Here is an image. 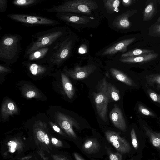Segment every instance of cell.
<instances>
[{
  "label": "cell",
  "mask_w": 160,
  "mask_h": 160,
  "mask_svg": "<svg viewBox=\"0 0 160 160\" xmlns=\"http://www.w3.org/2000/svg\"><path fill=\"white\" fill-rule=\"evenodd\" d=\"M67 30L63 27H56L36 33L32 36L33 40L26 47L24 57L40 48L50 47L60 38L67 35Z\"/></svg>",
  "instance_id": "1"
},
{
  "label": "cell",
  "mask_w": 160,
  "mask_h": 160,
  "mask_svg": "<svg viewBox=\"0 0 160 160\" xmlns=\"http://www.w3.org/2000/svg\"><path fill=\"white\" fill-rule=\"evenodd\" d=\"M22 37L18 34H6L0 41V60L7 64L16 62L21 51Z\"/></svg>",
  "instance_id": "2"
},
{
  "label": "cell",
  "mask_w": 160,
  "mask_h": 160,
  "mask_svg": "<svg viewBox=\"0 0 160 160\" xmlns=\"http://www.w3.org/2000/svg\"><path fill=\"white\" fill-rule=\"evenodd\" d=\"M73 45L72 38L66 35L52 45L47 58L49 66L59 68L70 56Z\"/></svg>",
  "instance_id": "3"
},
{
  "label": "cell",
  "mask_w": 160,
  "mask_h": 160,
  "mask_svg": "<svg viewBox=\"0 0 160 160\" xmlns=\"http://www.w3.org/2000/svg\"><path fill=\"white\" fill-rule=\"evenodd\" d=\"M98 5L92 0H74L68 1L60 4L45 9L47 12L61 13H76L90 14L92 11L96 9Z\"/></svg>",
  "instance_id": "4"
},
{
  "label": "cell",
  "mask_w": 160,
  "mask_h": 160,
  "mask_svg": "<svg viewBox=\"0 0 160 160\" xmlns=\"http://www.w3.org/2000/svg\"><path fill=\"white\" fill-rule=\"evenodd\" d=\"M7 16L12 20L29 26H57L60 24L56 20L36 15L10 13Z\"/></svg>",
  "instance_id": "5"
},
{
  "label": "cell",
  "mask_w": 160,
  "mask_h": 160,
  "mask_svg": "<svg viewBox=\"0 0 160 160\" xmlns=\"http://www.w3.org/2000/svg\"><path fill=\"white\" fill-rule=\"evenodd\" d=\"M57 122L67 134L73 139H76L77 137L74 132L73 127L77 129H79V123L72 118L60 112H58L56 115Z\"/></svg>",
  "instance_id": "6"
},
{
  "label": "cell",
  "mask_w": 160,
  "mask_h": 160,
  "mask_svg": "<svg viewBox=\"0 0 160 160\" xmlns=\"http://www.w3.org/2000/svg\"><path fill=\"white\" fill-rule=\"evenodd\" d=\"M99 89V92H93L94 102L100 118L103 121L106 122L108 120V105L110 101L106 92L100 88Z\"/></svg>",
  "instance_id": "7"
},
{
  "label": "cell",
  "mask_w": 160,
  "mask_h": 160,
  "mask_svg": "<svg viewBox=\"0 0 160 160\" xmlns=\"http://www.w3.org/2000/svg\"><path fill=\"white\" fill-rule=\"evenodd\" d=\"M106 138L118 152L123 153L129 152L131 147L129 142L121 137L118 133L112 131H107L105 132Z\"/></svg>",
  "instance_id": "8"
},
{
  "label": "cell",
  "mask_w": 160,
  "mask_h": 160,
  "mask_svg": "<svg viewBox=\"0 0 160 160\" xmlns=\"http://www.w3.org/2000/svg\"><path fill=\"white\" fill-rule=\"evenodd\" d=\"M96 69L94 65L89 64L83 67L77 66L73 69L65 71L66 74L73 79L81 80L87 78Z\"/></svg>",
  "instance_id": "9"
},
{
  "label": "cell",
  "mask_w": 160,
  "mask_h": 160,
  "mask_svg": "<svg viewBox=\"0 0 160 160\" xmlns=\"http://www.w3.org/2000/svg\"><path fill=\"white\" fill-rule=\"evenodd\" d=\"M109 117L116 127L123 132L126 131L127 125L125 118L121 109L117 105H115L110 111Z\"/></svg>",
  "instance_id": "10"
},
{
  "label": "cell",
  "mask_w": 160,
  "mask_h": 160,
  "mask_svg": "<svg viewBox=\"0 0 160 160\" xmlns=\"http://www.w3.org/2000/svg\"><path fill=\"white\" fill-rule=\"evenodd\" d=\"M55 16L60 20L68 23L86 24L90 21L92 17L75 15L69 13H57Z\"/></svg>",
  "instance_id": "11"
},
{
  "label": "cell",
  "mask_w": 160,
  "mask_h": 160,
  "mask_svg": "<svg viewBox=\"0 0 160 160\" xmlns=\"http://www.w3.org/2000/svg\"><path fill=\"white\" fill-rule=\"evenodd\" d=\"M135 38L126 39L117 42L109 47L103 52L102 56L112 55L118 52H124L127 50V47L136 40Z\"/></svg>",
  "instance_id": "12"
},
{
  "label": "cell",
  "mask_w": 160,
  "mask_h": 160,
  "mask_svg": "<svg viewBox=\"0 0 160 160\" xmlns=\"http://www.w3.org/2000/svg\"><path fill=\"white\" fill-rule=\"evenodd\" d=\"M137 12L136 10H129L118 16L114 19L113 25L118 28L127 29L131 26L129 18Z\"/></svg>",
  "instance_id": "13"
},
{
  "label": "cell",
  "mask_w": 160,
  "mask_h": 160,
  "mask_svg": "<svg viewBox=\"0 0 160 160\" xmlns=\"http://www.w3.org/2000/svg\"><path fill=\"white\" fill-rule=\"evenodd\" d=\"M34 136L36 144L42 149L49 152L51 149V141L48 135L45 130L38 128L34 130Z\"/></svg>",
  "instance_id": "14"
},
{
  "label": "cell",
  "mask_w": 160,
  "mask_h": 160,
  "mask_svg": "<svg viewBox=\"0 0 160 160\" xmlns=\"http://www.w3.org/2000/svg\"><path fill=\"white\" fill-rule=\"evenodd\" d=\"M99 88L102 89L106 93L110 101H117L119 100V91L113 84L108 82L104 78L102 80Z\"/></svg>",
  "instance_id": "15"
},
{
  "label": "cell",
  "mask_w": 160,
  "mask_h": 160,
  "mask_svg": "<svg viewBox=\"0 0 160 160\" xmlns=\"http://www.w3.org/2000/svg\"><path fill=\"white\" fill-rule=\"evenodd\" d=\"M158 55V53L152 52L136 56L121 57L119 60L121 62L126 63H143L156 59Z\"/></svg>",
  "instance_id": "16"
},
{
  "label": "cell",
  "mask_w": 160,
  "mask_h": 160,
  "mask_svg": "<svg viewBox=\"0 0 160 160\" xmlns=\"http://www.w3.org/2000/svg\"><path fill=\"white\" fill-rule=\"evenodd\" d=\"M51 46L37 50L29 54L25 59L32 62H47V57Z\"/></svg>",
  "instance_id": "17"
},
{
  "label": "cell",
  "mask_w": 160,
  "mask_h": 160,
  "mask_svg": "<svg viewBox=\"0 0 160 160\" xmlns=\"http://www.w3.org/2000/svg\"><path fill=\"white\" fill-rule=\"evenodd\" d=\"M24 65L28 67L30 73L34 75L43 74L48 72L50 69V66L38 64L34 62L28 60L22 62Z\"/></svg>",
  "instance_id": "18"
},
{
  "label": "cell",
  "mask_w": 160,
  "mask_h": 160,
  "mask_svg": "<svg viewBox=\"0 0 160 160\" xmlns=\"http://www.w3.org/2000/svg\"><path fill=\"white\" fill-rule=\"evenodd\" d=\"M110 72L112 75L118 80L126 85L133 87H137V83L125 73L116 68H111Z\"/></svg>",
  "instance_id": "19"
},
{
  "label": "cell",
  "mask_w": 160,
  "mask_h": 160,
  "mask_svg": "<svg viewBox=\"0 0 160 160\" xmlns=\"http://www.w3.org/2000/svg\"><path fill=\"white\" fill-rule=\"evenodd\" d=\"M82 148L87 153H93L99 151L100 148V144L96 139L94 138H89L85 141Z\"/></svg>",
  "instance_id": "20"
},
{
  "label": "cell",
  "mask_w": 160,
  "mask_h": 160,
  "mask_svg": "<svg viewBox=\"0 0 160 160\" xmlns=\"http://www.w3.org/2000/svg\"><path fill=\"white\" fill-rule=\"evenodd\" d=\"M61 77L65 92L68 98L72 99L74 95V88L68 78L64 73H61Z\"/></svg>",
  "instance_id": "21"
},
{
  "label": "cell",
  "mask_w": 160,
  "mask_h": 160,
  "mask_svg": "<svg viewBox=\"0 0 160 160\" xmlns=\"http://www.w3.org/2000/svg\"><path fill=\"white\" fill-rule=\"evenodd\" d=\"M143 128L153 145L160 149V133L154 132L145 126Z\"/></svg>",
  "instance_id": "22"
},
{
  "label": "cell",
  "mask_w": 160,
  "mask_h": 160,
  "mask_svg": "<svg viewBox=\"0 0 160 160\" xmlns=\"http://www.w3.org/2000/svg\"><path fill=\"white\" fill-rule=\"evenodd\" d=\"M104 7L108 12L112 13L118 12L119 11L118 7L120 4L119 0H105L103 1Z\"/></svg>",
  "instance_id": "23"
},
{
  "label": "cell",
  "mask_w": 160,
  "mask_h": 160,
  "mask_svg": "<svg viewBox=\"0 0 160 160\" xmlns=\"http://www.w3.org/2000/svg\"><path fill=\"white\" fill-rule=\"evenodd\" d=\"M18 109L15 104L10 101H6L3 105L2 112L4 116H7L16 113Z\"/></svg>",
  "instance_id": "24"
},
{
  "label": "cell",
  "mask_w": 160,
  "mask_h": 160,
  "mask_svg": "<svg viewBox=\"0 0 160 160\" xmlns=\"http://www.w3.org/2000/svg\"><path fill=\"white\" fill-rule=\"evenodd\" d=\"M155 12V6L153 2H150L145 7L143 12L144 21L151 20L153 17Z\"/></svg>",
  "instance_id": "25"
},
{
  "label": "cell",
  "mask_w": 160,
  "mask_h": 160,
  "mask_svg": "<svg viewBox=\"0 0 160 160\" xmlns=\"http://www.w3.org/2000/svg\"><path fill=\"white\" fill-rule=\"evenodd\" d=\"M153 52V50L147 49H135L128 51L121 55V57L136 56Z\"/></svg>",
  "instance_id": "26"
},
{
  "label": "cell",
  "mask_w": 160,
  "mask_h": 160,
  "mask_svg": "<svg viewBox=\"0 0 160 160\" xmlns=\"http://www.w3.org/2000/svg\"><path fill=\"white\" fill-rule=\"evenodd\" d=\"M146 81L147 84L150 86L160 89V73L149 75L147 76Z\"/></svg>",
  "instance_id": "27"
},
{
  "label": "cell",
  "mask_w": 160,
  "mask_h": 160,
  "mask_svg": "<svg viewBox=\"0 0 160 160\" xmlns=\"http://www.w3.org/2000/svg\"><path fill=\"white\" fill-rule=\"evenodd\" d=\"M44 0H15L13 4L15 6L21 7H28L41 3Z\"/></svg>",
  "instance_id": "28"
},
{
  "label": "cell",
  "mask_w": 160,
  "mask_h": 160,
  "mask_svg": "<svg viewBox=\"0 0 160 160\" xmlns=\"http://www.w3.org/2000/svg\"><path fill=\"white\" fill-rule=\"evenodd\" d=\"M20 142L18 140L14 139L9 141L8 143L9 151L12 152L19 150L22 147Z\"/></svg>",
  "instance_id": "29"
},
{
  "label": "cell",
  "mask_w": 160,
  "mask_h": 160,
  "mask_svg": "<svg viewBox=\"0 0 160 160\" xmlns=\"http://www.w3.org/2000/svg\"><path fill=\"white\" fill-rule=\"evenodd\" d=\"M138 111L142 115L146 116L155 117V114L142 104H139L138 107Z\"/></svg>",
  "instance_id": "30"
},
{
  "label": "cell",
  "mask_w": 160,
  "mask_h": 160,
  "mask_svg": "<svg viewBox=\"0 0 160 160\" xmlns=\"http://www.w3.org/2000/svg\"><path fill=\"white\" fill-rule=\"evenodd\" d=\"M147 91L150 98L154 102L160 104V94H158L152 90L148 87Z\"/></svg>",
  "instance_id": "31"
},
{
  "label": "cell",
  "mask_w": 160,
  "mask_h": 160,
  "mask_svg": "<svg viewBox=\"0 0 160 160\" xmlns=\"http://www.w3.org/2000/svg\"><path fill=\"white\" fill-rule=\"evenodd\" d=\"M150 32L152 36L160 37V24H153L151 27Z\"/></svg>",
  "instance_id": "32"
},
{
  "label": "cell",
  "mask_w": 160,
  "mask_h": 160,
  "mask_svg": "<svg viewBox=\"0 0 160 160\" xmlns=\"http://www.w3.org/2000/svg\"><path fill=\"white\" fill-rule=\"evenodd\" d=\"M107 151L110 160H123L122 156L120 153L112 152L108 149Z\"/></svg>",
  "instance_id": "33"
},
{
  "label": "cell",
  "mask_w": 160,
  "mask_h": 160,
  "mask_svg": "<svg viewBox=\"0 0 160 160\" xmlns=\"http://www.w3.org/2000/svg\"><path fill=\"white\" fill-rule=\"evenodd\" d=\"M130 134L132 145L135 149H137L138 147V143L135 132L134 128L132 129Z\"/></svg>",
  "instance_id": "34"
},
{
  "label": "cell",
  "mask_w": 160,
  "mask_h": 160,
  "mask_svg": "<svg viewBox=\"0 0 160 160\" xmlns=\"http://www.w3.org/2000/svg\"><path fill=\"white\" fill-rule=\"evenodd\" d=\"M50 141L52 145L56 147H61L63 146L62 141L55 137H51L50 138Z\"/></svg>",
  "instance_id": "35"
},
{
  "label": "cell",
  "mask_w": 160,
  "mask_h": 160,
  "mask_svg": "<svg viewBox=\"0 0 160 160\" xmlns=\"http://www.w3.org/2000/svg\"><path fill=\"white\" fill-rule=\"evenodd\" d=\"M7 0H0V12L4 13L6 10L8 4Z\"/></svg>",
  "instance_id": "36"
},
{
  "label": "cell",
  "mask_w": 160,
  "mask_h": 160,
  "mask_svg": "<svg viewBox=\"0 0 160 160\" xmlns=\"http://www.w3.org/2000/svg\"><path fill=\"white\" fill-rule=\"evenodd\" d=\"M50 123L51 126L54 131L61 135L65 136H66L64 132L62 131L61 129L56 124H54L52 122H50Z\"/></svg>",
  "instance_id": "37"
},
{
  "label": "cell",
  "mask_w": 160,
  "mask_h": 160,
  "mask_svg": "<svg viewBox=\"0 0 160 160\" xmlns=\"http://www.w3.org/2000/svg\"><path fill=\"white\" fill-rule=\"evenodd\" d=\"M52 157L53 160H69L66 157L60 155L52 154Z\"/></svg>",
  "instance_id": "38"
},
{
  "label": "cell",
  "mask_w": 160,
  "mask_h": 160,
  "mask_svg": "<svg viewBox=\"0 0 160 160\" xmlns=\"http://www.w3.org/2000/svg\"><path fill=\"white\" fill-rule=\"evenodd\" d=\"M133 1L132 0H123L122 2L123 5L125 7H128L131 5L133 3Z\"/></svg>",
  "instance_id": "39"
},
{
  "label": "cell",
  "mask_w": 160,
  "mask_h": 160,
  "mask_svg": "<svg viewBox=\"0 0 160 160\" xmlns=\"http://www.w3.org/2000/svg\"><path fill=\"white\" fill-rule=\"evenodd\" d=\"M38 153L43 160H48V158L45 156L44 152L41 149L38 150Z\"/></svg>",
  "instance_id": "40"
},
{
  "label": "cell",
  "mask_w": 160,
  "mask_h": 160,
  "mask_svg": "<svg viewBox=\"0 0 160 160\" xmlns=\"http://www.w3.org/2000/svg\"><path fill=\"white\" fill-rule=\"evenodd\" d=\"M26 96L27 97L31 98L34 97L36 95V93L33 91H30L26 93Z\"/></svg>",
  "instance_id": "41"
},
{
  "label": "cell",
  "mask_w": 160,
  "mask_h": 160,
  "mask_svg": "<svg viewBox=\"0 0 160 160\" xmlns=\"http://www.w3.org/2000/svg\"><path fill=\"white\" fill-rule=\"evenodd\" d=\"M73 155L76 160H85L82 156L76 152L73 153Z\"/></svg>",
  "instance_id": "42"
},
{
  "label": "cell",
  "mask_w": 160,
  "mask_h": 160,
  "mask_svg": "<svg viewBox=\"0 0 160 160\" xmlns=\"http://www.w3.org/2000/svg\"><path fill=\"white\" fill-rule=\"evenodd\" d=\"M10 71V69L2 65H1L0 66V71L1 72H8Z\"/></svg>",
  "instance_id": "43"
},
{
  "label": "cell",
  "mask_w": 160,
  "mask_h": 160,
  "mask_svg": "<svg viewBox=\"0 0 160 160\" xmlns=\"http://www.w3.org/2000/svg\"><path fill=\"white\" fill-rule=\"evenodd\" d=\"M32 157V156L30 155L25 156L24 157L22 158L20 160H28L31 158Z\"/></svg>",
  "instance_id": "44"
},
{
  "label": "cell",
  "mask_w": 160,
  "mask_h": 160,
  "mask_svg": "<svg viewBox=\"0 0 160 160\" xmlns=\"http://www.w3.org/2000/svg\"><path fill=\"white\" fill-rule=\"evenodd\" d=\"M157 22H160V17H159L158 19L157 20Z\"/></svg>",
  "instance_id": "45"
}]
</instances>
